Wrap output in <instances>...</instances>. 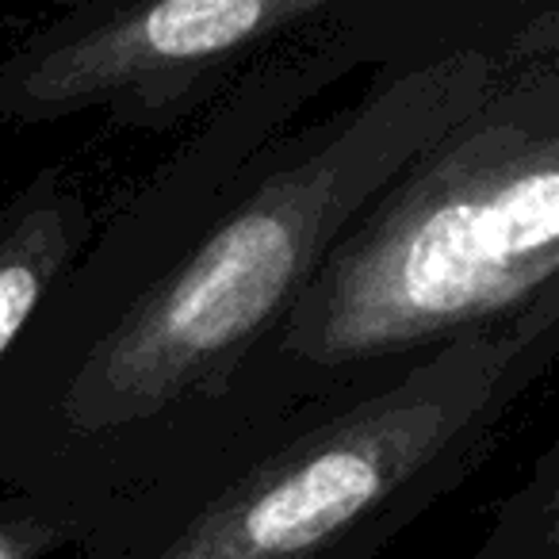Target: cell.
Masks as SVG:
<instances>
[{
  "instance_id": "cell-1",
  "label": "cell",
  "mask_w": 559,
  "mask_h": 559,
  "mask_svg": "<svg viewBox=\"0 0 559 559\" xmlns=\"http://www.w3.org/2000/svg\"><path fill=\"white\" fill-rule=\"evenodd\" d=\"M559 55V9L406 50L360 96L269 139L104 334L0 426V495L108 518L299 403L269 360L342 230L513 62Z\"/></svg>"
},
{
  "instance_id": "cell-2",
  "label": "cell",
  "mask_w": 559,
  "mask_h": 559,
  "mask_svg": "<svg viewBox=\"0 0 559 559\" xmlns=\"http://www.w3.org/2000/svg\"><path fill=\"white\" fill-rule=\"evenodd\" d=\"M556 353L559 292L276 414L100 518L81 559H380L495 456Z\"/></svg>"
},
{
  "instance_id": "cell-3",
  "label": "cell",
  "mask_w": 559,
  "mask_h": 559,
  "mask_svg": "<svg viewBox=\"0 0 559 559\" xmlns=\"http://www.w3.org/2000/svg\"><path fill=\"white\" fill-rule=\"evenodd\" d=\"M556 292L559 55H533L345 226L284 319L269 383L307 403Z\"/></svg>"
},
{
  "instance_id": "cell-4",
  "label": "cell",
  "mask_w": 559,
  "mask_h": 559,
  "mask_svg": "<svg viewBox=\"0 0 559 559\" xmlns=\"http://www.w3.org/2000/svg\"><path fill=\"white\" fill-rule=\"evenodd\" d=\"M337 9L342 0L66 4L0 58V119L39 127L104 111L119 131H177Z\"/></svg>"
},
{
  "instance_id": "cell-5",
  "label": "cell",
  "mask_w": 559,
  "mask_h": 559,
  "mask_svg": "<svg viewBox=\"0 0 559 559\" xmlns=\"http://www.w3.org/2000/svg\"><path fill=\"white\" fill-rule=\"evenodd\" d=\"M96 218L81 177L62 162L43 165L0 200V360L85 253Z\"/></svg>"
},
{
  "instance_id": "cell-6",
  "label": "cell",
  "mask_w": 559,
  "mask_h": 559,
  "mask_svg": "<svg viewBox=\"0 0 559 559\" xmlns=\"http://www.w3.org/2000/svg\"><path fill=\"white\" fill-rule=\"evenodd\" d=\"M475 559H559V444L536 456L533 475L498 506Z\"/></svg>"
},
{
  "instance_id": "cell-7",
  "label": "cell",
  "mask_w": 559,
  "mask_h": 559,
  "mask_svg": "<svg viewBox=\"0 0 559 559\" xmlns=\"http://www.w3.org/2000/svg\"><path fill=\"white\" fill-rule=\"evenodd\" d=\"M93 536L85 513L35 495H0V559H55Z\"/></svg>"
}]
</instances>
